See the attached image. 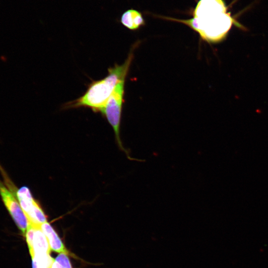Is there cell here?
Wrapping results in <instances>:
<instances>
[{
    "mask_svg": "<svg viewBox=\"0 0 268 268\" xmlns=\"http://www.w3.org/2000/svg\"><path fill=\"white\" fill-rule=\"evenodd\" d=\"M227 8L223 0H199L190 19L160 17L187 25L204 41L217 43L224 40L233 24H236Z\"/></svg>",
    "mask_w": 268,
    "mask_h": 268,
    "instance_id": "6da1fadb",
    "label": "cell"
},
{
    "mask_svg": "<svg viewBox=\"0 0 268 268\" xmlns=\"http://www.w3.org/2000/svg\"><path fill=\"white\" fill-rule=\"evenodd\" d=\"M134 45L125 62L121 65H116L110 67L107 75L97 81H92L84 94L76 100L64 105V108L88 107L94 112H100L113 93L116 85L126 79L134 58Z\"/></svg>",
    "mask_w": 268,
    "mask_h": 268,
    "instance_id": "7a4b0ae2",
    "label": "cell"
},
{
    "mask_svg": "<svg viewBox=\"0 0 268 268\" xmlns=\"http://www.w3.org/2000/svg\"><path fill=\"white\" fill-rule=\"evenodd\" d=\"M125 82V79H123L116 85L113 93L100 112L106 118L113 128L120 150L125 152L129 159L143 162L144 160L132 158L130 156L129 150L123 146L120 136V124L124 101Z\"/></svg>",
    "mask_w": 268,
    "mask_h": 268,
    "instance_id": "3957f363",
    "label": "cell"
},
{
    "mask_svg": "<svg viewBox=\"0 0 268 268\" xmlns=\"http://www.w3.org/2000/svg\"><path fill=\"white\" fill-rule=\"evenodd\" d=\"M16 191L8 189L0 180V195L3 202L18 228L25 234L30 223L17 200Z\"/></svg>",
    "mask_w": 268,
    "mask_h": 268,
    "instance_id": "277c9868",
    "label": "cell"
},
{
    "mask_svg": "<svg viewBox=\"0 0 268 268\" xmlns=\"http://www.w3.org/2000/svg\"><path fill=\"white\" fill-rule=\"evenodd\" d=\"M15 195L21 207L26 214L29 223L36 224L42 217L43 210L34 199L31 192L26 186L16 190Z\"/></svg>",
    "mask_w": 268,
    "mask_h": 268,
    "instance_id": "5b68a950",
    "label": "cell"
},
{
    "mask_svg": "<svg viewBox=\"0 0 268 268\" xmlns=\"http://www.w3.org/2000/svg\"><path fill=\"white\" fill-rule=\"evenodd\" d=\"M25 235L30 255L34 253L50 254L51 248L48 239L40 227L30 225Z\"/></svg>",
    "mask_w": 268,
    "mask_h": 268,
    "instance_id": "8992f818",
    "label": "cell"
},
{
    "mask_svg": "<svg viewBox=\"0 0 268 268\" xmlns=\"http://www.w3.org/2000/svg\"><path fill=\"white\" fill-rule=\"evenodd\" d=\"M40 228L47 237L51 249L58 253L69 254L56 232L47 221L40 225Z\"/></svg>",
    "mask_w": 268,
    "mask_h": 268,
    "instance_id": "52a82bcc",
    "label": "cell"
},
{
    "mask_svg": "<svg viewBox=\"0 0 268 268\" xmlns=\"http://www.w3.org/2000/svg\"><path fill=\"white\" fill-rule=\"evenodd\" d=\"M121 24L131 30H136L145 25L141 13L137 10L129 9L125 11L120 18Z\"/></svg>",
    "mask_w": 268,
    "mask_h": 268,
    "instance_id": "ba28073f",
    "label": "cell"
},
{
    "mask_svg": "<svg viewBox=\"0 0 268 268\" xmlns=\"http://www.w3.org/2000/svg\"><path fill=\"white\" fill-rule=\"evenodd\" d=\"M32 258V268H51L54 259L46 253H34Z\"/></svg>",
    "mask_w": 268,
    "mask_h": 268,
    "instance_id": "9c48e42d",
    "label": "cell"
},
{
    "mask_svg": "<svg viewBox=\"0 0 268 268\" xmlns=\"http://www.w3.org/2000/svg\"><path fill=\"white\" fill-rule=\"evenodd\" d=\"M63 268H72L70 261L67 255L64 253L60 254L55 259Z\"/></svg>",
    "mask_w": 268,
    "mask_h": 268,
    "instance_id": "30bf717a",
    "label": "cell"
},
{
    "mask_svg": "<svg viewBox=\"0 0 268 268\" xmlns=\"http://www.w3.org/2000/svg\"><path fill=\"white\" fill-rule=\"evenodd\" d=\"M51 268H63V267L55 260H54Z\"/></svg>",
    "mask_w": 268,
    "mask_h": 268,
    "instance_id": "8fae6325",
    "label": "cell"
}]
</instances>
